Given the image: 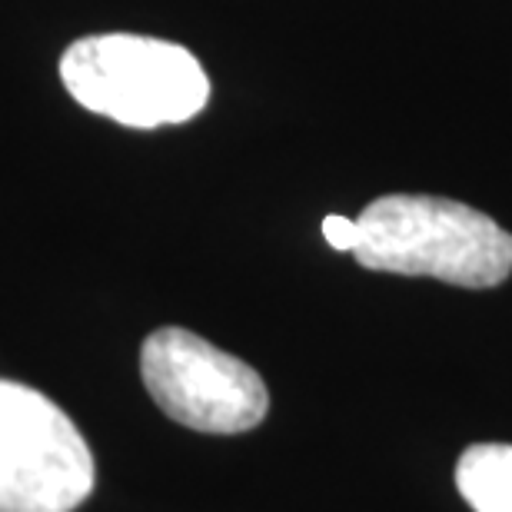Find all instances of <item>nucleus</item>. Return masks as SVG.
<instances>
[{
    "mask_svg": "<svg viewBox=\"0 0 512 512\" xmlns=\"http://www.w3.org/2000/svg\"><path fill=\"white\" fill-rule=\"evenodd\" d=\"M353 256L366 270L489 290L512 273V233L466 203L419 193H389L360 217Z\"/></svg>",
    "mask_w": 512,
    "mask_h": 512,
    "instance_id": "f257e3e1",
    "label": "nucleus"
},
{
    "mask_svg": "<svg viewBox=\"0 0 512 512\" xmlns=\"http://www.w3.org/2000/svg\"><path fill=\"white\" fill-rule=\"evenodd\" d=\"M67 94L90 114L153 130L187 124L207 107L210 77L187 47L140 34H97L60 57Z\"/></svg>",
    "mask_w": 512,
    "mask_h": 512,
    "instance_id": "f03ea898",
    "label": "nucleus"
},
{
    "mask_svg": "<svg viewBox=\"0 0 512 512\" xmlns=\"http://www.w3.org/2000/svg\"><path fill=\"white\" fill-rule=\"evenodd\" d=\"M94 489V456L64 409L0 380V512H74Z\"/></svg>",
    "mask_w": 512,
    "mask_h": 512,
    "instance_id": "7ed1b4c3",
    "label": "nucleus"
},
{
    "mask_svg": "<svg viewBox=\"0 0 512 512\" xmlns=\"http://www.w3.org/2000/svg\"><path fill=\"white\" fill-rule=\"evenodd\" d=\"M140 373L153 403L197 433H247L270 409V393L253 366L180 326L147 336Z\"/></svg>",
    "mask_w": 512,
    "mask_h": 512,
    "instance_id": "20e7f679",
    "label": "nucleus"
},
{
    "mask_svg": "<svg viewBox=\"0 0 512 512\" xmlns=\"http://www.w3.org/2000/svg\"><path fill=\"white\" fill-rule=\"evenodd\" d=\"M456 486L476 512H512V446H469L459 456Z\"/></svg>",
    "mask_w": 512,
    "mask_h": 512,
    "instance_id": "39448f33",
    "label": "nucleus"
},
{
    "mask_svg": "<svg viewBox=\"0 0 512 512\" xmlns=\"http://www.w3.org/2000/svg\"><path fill=\"white\" fill-rule=\"evenodd\" d=\"M323 237L333 250L353 253L360 247V223L350 217H340V213H330V217L323 220Z\"/></svg>",
    "mask_w": 512,
    "mask_h": 512,
    "instance_id": "423d86ee",
    "label": "nucleus"
}]
</instances>
